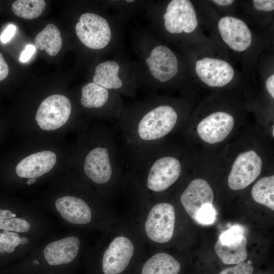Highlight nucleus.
I'll use <instances>...</instances> for the list:
<instances>
[{"label": "nucleus", "instance_id": "f257e3e1", "mask_svg": "<svg viewBox=\"0 0 274 274\" xmlns=\"http://www.w3.org/2000/svg\"><path fill=\"white\" fill-rule=\"evenodd\" d=\"M127 150L129 170L142 181L148 192L159 193L167 190L182 174L180 159L174 155L161 154L159 142Z\"/></svg>", "mask_w": 274, "mask_h": 274}, {"label": "nucleus", "instance_id": "f03ea898", "mask_svg": "<svg viewBox=\"0 0 274 274\" xmlns=\"http://www.w3.org/2000/svg\"><path fill=\"white\" fill-rule=\"evenodd\" d=\"M179 121L176 110L160 105L139 114L124 115L118 124L127 150L159 142L169 134Z\"/></svg>", "mask_w": 274, "mask_h": 274}, {"label": "nucleus", "instance_id": "7ed1b4c3", "mask_svg": "<svg viewBox=\"0 0 274 274\" xmlns=\"http://www.w3.org/2000/svg\"><path fill=\"white\" fill-rule=\"evenodd\" d=\"M97 141L84 157L83 172L95 184L109 185L121 172L117 142L113 132L108 127L99 132Z\"/></svg>", "mask_w": 274, "mask_h": 274}, {"label": "nucleus", "instance_id": "20e7f679", "mask_svg": "<svg viewBox=\"0 0 274 274\" xmlns=\"http://www.w3.org/2000/svg\"><path fill=\"white\" fill-rule=\"evenodd\" d=\"M175 210L167 202H159L151 209L145 223L147 236L157 243H166L173 236L175 225Z\"/></svg>", "mask_w": 274, "mask_h": 274}, {"label": "nucleus", "instance_id": "39448f33", "mask_svg": "<svg viewBox=\"0 0 274 274\" xmlns=\"http://www.w3.org/2000/svg\"><path fill=\"white\" fill-rule=\"evenodd\" d=\"M80 41L86 47L98 50L107 46L111 39L108 22L101 16L93 13L82 14L75 26Z\"/></svg>", "mask_w": 274, "mask_h": 274}, {"label": "nucleus", "instance_id": "423d86ee", "mask_svg": "<svg viewBox=\"0 0 274 274\" xmlns=\"http://www.w3.org/2000/svg\"><path fill=\"white\" fill-rule=\"evenodd\" d=\"M71 111V103L67 97L53 94L49 96L41 102L35 119L41 129L53 130L66 123Z\"/></svg>", "mask_w": 274, "mask_h": 274}, {"label": "nucleus", "instance_id": "0eeeda50", "mask_svg": "<svg viewBox=\"0 0 274 274\" xmlns=\"http://www.w3.org/2000/svg\"><path fill=\"white\" fill-rule=\"evenodd\" d=\"M262 166V159L255 151L241 153L232 165L227 180L229 187L233 190L245 189L259 176Z\"/></svg>", "mask_w": 274, "mask_h": 274}, {"label": "nucleus", "instance_id": "6e6552de", "mask_svg": "<svg viewBox=\"0 0 274 274\" xmlns=\"http://www.w3.org/2000/svg\"><path fill=\"white\" fill-rule=\"evenodd\" d=\"M166 30L171 33H191L198 26L194 8L188 0H173L163 15Z\"/></svg>", "mask_w": 274, "mask_h": 274}, {"label": "nucleus", "instance_id": "1a4fd4ad", "mask_svg": "<svg viewBox=\"0 0 274 274\" xmlns=\"http://www.w3.org/2000/svg\"><path fill=\"white\" fill-rule=\"evenodd\" d=\"M134 253V246L129 238L118 236L105 251L101 262L104 274H120L128 265Z\"/></svg>", "mask_w": 274, "mask_h": 274}, {"label": "nucleus", "instance_id": "9d476101", "mask_svg": "<svg viewBox=\"0 0 274 274\" xmlns=\"http://www.w3.org/2000/svg\"><path fill=\"white\" fill-rule=\"evenodd\" d=\"M234 125V119L225 112H214L199 122L197 132L204 142L215 144L224 140L231 132Z\"/></svg>", "mask_w": 274, "mask_h": 274}, {"label": "nucleus", "instance_id": "9b49d317", "mask_svg": "<svg viewBox=\"0 0 274 274\" xmlns=\"http://www.w3.org/2000/svg\"><path fill=\"white\" fill-rule=\"evenodd\" d=\"M195 72L200 79L212 87H223L233 78L234 71L227 61L204 57L195 63Z\"/></svg>", "mask_w": 274, "mask_h": 274}, {"label": "nucleus", "instance_id": "f8f14e48", "mask_svg": "<svg viewBox=\"0 0 274 274\" xmlns=\"http://www.w3.org/2000/svg\"><path fill=\"white\" fill-rule=\"evenodd\" d=\"M218 27L224 43L233 50L243 52L251 45V30L243 20L232 16H224L218 22Z\"/></svg>", "mask_w": 274, "mask_h": 274}, {"label": "nucleus", "instance_id": "ddd939ff", "mask_svg": "<svg viewBox=\"0 0 274 274\" xmlns=\"http://www.w3.org/2000/svg\"><path fill=\"white\" fill-rule=\"evenodd\" d=\"M54 211L63 222L75 225H85L92 219L90 206L83 198L74 195L58 197L54 202Z\"/></svg>", "mask_w": 274, "mask_h": 274}, {"label": "nucleus", "instance_id": "4468645a", "mask_svg": "<svg viewBox=\"0 0 274 274\" xmlns=\"http://www.w3.org/2000/svg\"><path fill=\"white\" fill-rule=\"evenodd\" d=\"M146 62L152 75L161 82L173 78L178 71V62L174 52L167 47L159 45L152 51Z\"/></svg>", "mask_w": 274, "mask_h": 274}, {"label": "nucleus", "instance_id": "2eb2a0df", "mask_svg": "<svg viewBox=\"0 0 274 274\" xmlns=\"http://www.w3.org/2000/svg\"><path fill=\"white\" fill-rule=\"evenodd\" d=\"M214 194L208 182L200 178L191 181L180 196L181 202L186 213L195 219L199 209L205 204H212Z\"/></svg>", "mask_w": 274, "mask_h": 274}, {"label": "nucleus", "instance_id": "dca6fc26", "mask_svg": "<svg viewBox=\"0 0 274 274\" xmlns=\"http://www.w3.org/2000/svg\"><path fill=\"white\" fill-rule=\"evenodd\" d=\"M56 162V156L54 152L41 151L23 159L17 165L15 170L20 178L36 179L51 170Z\"/></svg>", "mask_w": 274, "mask_h": 274}, {"label": "nucleus", "instance_id": "f3484780", "mask_svg": "<svg viewBox=\"0 0 274 274\" xmlns=\"http://www.w3.org/2000/svg\"><path fill=\"white\" fill-rule=\"evenodd\" d=\"M247 244L245 235L228 245L223 244L218 240L215 245V250L224 264H238L244 262L247 258Z\"/></svg>", "mask_w": 274, "mask_h": 274}, {"label": "nucleus", "instance_id": "a211bd4d", "mask_svg": "<svg viewBox=\"0 0 274 274\" xmlns=\"http://www.w3.org/2000/svg\"><path fill=\"white\" fill-rule=\"evenodd\" d=\"M180 263L172 255L158 253L151 256L143 265L141 274H178Z\"/></svg>", "mask_w": 274, "mask_h": 274}, {"label": "nucleus", "instance_id": "6ab92c4d", "mask_svg": "<svg viewBox=\"0 0 274 274\" xmlns=\"http://www.w3.org/2000/svg\"><path fill=\"white\" fill-rule=\"evenodd\" d=\"M119 68V65L114 61L107 60L98 64L95 67L93 82L108 90L121 88L123 82L118 76Z\"/></svg>", "mask_w": 274, "mask_h": 274}, {"label": "nucleus", "instance_id": "aec40b11", "mask_svg": "<svg viewBox=\"0 0 274 274\" xmlns=\"http://www.w3.org/2000/svg\"><path fill=\"white\" fill-rule=\"evenodd\" d=\"M35 46L41 50L54 56L59 52L62 46V40L58 28L52 23L48 24L35 39Z\"/></svg>", "mask_w": 274, "mask_h": 274}, {"label": "nucleus", "instance_id": "412c9836", "mask_svg": "<svg viewBox=\"0 0 274 274\" xmlns=\"http://www.w3.org/2000/svg\"><path fill=\"white\" fill-rule=\"evenodd\" d=\"M110 94L108 89L94 82L87 83L82 88V105L88 109H100L109 103Z\"/></svg>", "mask_w": 274, "mask_h": 274}, {"label": "nucleus", "instance_id": "4be33fe9", "mask_svg": "<svg viewBox=\"0 0 274 274\" xmlns=\"http://www.w3.org/2000/svg\"><path fill=\"white\" fill-rule=\"evenodd\" d=\"M251 195L257 203L274 210V176L258 180L251 189Z\"/></svg>", "mask_w": 274, "mask_h": 274}, {"label": "nucleus", "instance_id": "5701e85b", "mask_svg": "<svg viewBox=\"0 0 274 274\" xmlns=\"http://www.w3.org/2000/svg\"><path fill=\"white\" fill-rule=\"evenodd\" d=\"M46 7L44 0H17L12 5V9L17 16L33 19L40 16Z\"/></svg>", "mask_w": 274, "mask_h": 274}, {"label": "nucleus", "instance_id": "b1692460", "mask_svg": "<svg viewBox=\"0 0 274 274\" xmlns=\"http://www.w3.org/2000/svg\"><path fill=\"white\" fill-rule=\"evenodd\" d=\"M244 233L245 229L243 226L234 225L223 231L218 240L223 244H230L241 239L245 235Z\"/></svg>", "mask_w": 274, "mask_h": 274}, {"label": "nucleus", "instance_id": "393cba45", "mask_svg": "<svg viewBox=\"0 0 274 274\" xmlns=\"http://www.w3.org/2000/svg\"><path fill=\"white\" fill-rule=\"evenodd\" d=\"M216 212L212 204H205L198 211L195 220L202 225L213 224L216 219Z\"/></svg>", "mask_w": 274, "mask_h": 274}, {"label": "nucleus", "instance_id": "a878e982", "mask_svg": "<svg viewBox=\"0 0 274 274\" xmlns=\"http://www.w3.org/2000/svg\"><path fill=\"white\" fill-rule=\"evenodd\" d=\"M253 267L248 262H243L234 266L227 267L218 274H252Z\"/></svg>", "mask_w": 274, "mask_h": 274}, {"label": "nucleus", "instance_id": "bb28decb", "mask_svg": "<svg viewBox=\"0 0 274 274\" xmlns=\"http://www.w3.org/2000/svg\"><path fill=\"white\" fill-rule=\"evenodd\" d=\"M252 3L254 8L258 11L268 12L274 9L273 0H254Z\"/></svg>", "mask_w": 274, "mask_h": 274}, {"label": "nucleus", "instance_id": "cd10ccee", "mask_svg": "<svg viewBox=\"0 0 274 274\" xmlns=\"http://www.w3.org/2000/svg\"><path fill=\"white\" fill-rule=\"evenodd\" d=\"M16 30V27L13 24H10L3 31L0 39L2 42L6 43L9 42L14 36Z\"/></svg>", "mask_w": 274, "mask_h": 274}, {"label": "nucleus", "instance_id": "c85d7f7f", "mask_svg": "<svg viewBox=\"0 0 274 274\" xmlns=\"http://www.w3.org/2000/svg\"><path fill=\"white\" fill-rule=\"evenodd\" d=\"M35 51L36 47L30 44L27 45L21 54L20 61L22 62L27 61L35 52Z\"/></svg>", "mask_w": 274, "mask_h": 274}, {"label": "nucleus", "instance_id": "c756f323", "mask_svg": "<svg viewBox=\"0 0 274 274\" xmlns=\"http://www.w3.org/2000/svg\"><path fill=\"white\" fill-rule=\"evenodd\" d=\"M9 66L2 54L0 52V81L7 78L9 74Z\"/></svg>", "mask_w": 274, "mask_h": 274}, {"label": "nucleus", "instance_id": "7c9ffc66", "mask_svg": "<svg viewBox=\"0 0 274 274\" xmlns=\"http://www.w3.org/2000/svg\"><path fill=\"white\" fill-rule=\"evenodd\" d=\"M265 86L267 91L272 98H274V75L270 76L266 80Z\"/></svg>", "mask_w": 274, "mask_h": 274}, {"label": "nucleus", "instance_id": "2f4dec72", "mask_svg": "<svg viewBox=\"0 0 274 274\" xmlns=\"http://www.w3.org/2000/svg\"><path fill=\"white\" fill-rule=\"evenodd\" d=\"M217 5L220 6H227L231 5L234 1L233 0H214L213 1Z\"/></svg>", "mask_w": 274, "mask_h": 274}, {"label": "nucleus", "instance_id": "473e14b6", "mask_svg": "<svg viewBox=\"0 0 274 274\" xmlns=\"http://www.w3.org/2000/svg\"><path fill=\"white\" fill-rule=\"evenodd\" d=\"M36 181V179H30L27 181L26 184L27 185H31L33 184Z\"/></svg>", "mask_w": 274, "mask_h": 274}, {"label": "nucleus", "instance_id": "72a5a7b5", "mask_svg": "<svg viewBox=\"0 0 274 274\" xmlns=\"http://www.w3.org/2000/svg\"><path fill=\"white\" fill-rule=\"evenodd\" d=\"M273 130H274V128H273V126H272V136H273V137L274 136Z\"/></svg>", "mask_w": 274, "mask_h": 274}, {"label": "nucleus", "instance_id": "f704fd0d", "mask_svg": "<svg viewBox=\"0 0 274 274\" xmlns=\"http://www.w3.org/2000/svg\"><path fill=\"white\" fill-rule=\"evenodd\" d=\"M133 1H133V0H131V1H126V2H133Z\"/></svg>", "mask_w": 274, "mask_h": 274}]
</instances>
